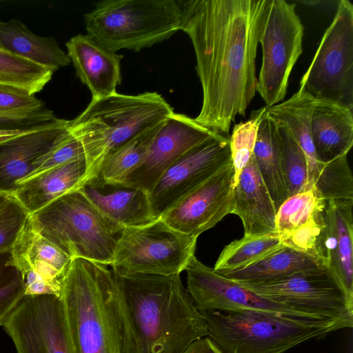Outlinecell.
<instances>
[{
  "instance_id": "obj_1",
  "label": "cell",
  "mask_w": 353,
  "mask_h": 353,
  "mask_svg": "<svg viewBox=\"0 0 353 353\" xmlns=\"http://www.w3.org/2000/svg\"><path fill=\"white\" fill-rule=\"evenodd\" d=\"M203 92L194 119L228 136L256 92V57L268 0H180Z\"/></svg>"
},
{
  "instance_id": "obj_2",
  "label": "cell",
  "mask_w": 353,
  "mask_h": 353,
  "mask_svg": "<svg viewBox=\"0 0 353 353\" xmlns=\"http://www.w3.org/2000/svg\"><path fill=\"white\" fill-rule=\"evenodd\" d=\"M72 353H137L116 275L72 259L60 293Z\"/></svg>"
},
{
  "instance_id": "obj_3",
  "label": "cell",
  "mask_w": 353,
  "mask_h": 353,
  "mask_svg": "<svg viewBox=\"0 0 353 353\" xmlns=\"http://www.w3.org/2000/svg\"><path fill=\"white\" fill-rule=\"evenodd\" d=\"M137 353H182L208 336L180 274L117 276Z\"/></svg>"
},
{
  "instance_id": "obj_4",
  "label": "cell",
  "mask_w": 353,
  "mask_h": 353,
  "mask_svg": "<svg viewBox=\"0 0 353 353\" xmlns=\"http://www.w3.org/2000/svg\"><path fill=\"white\" fill-rule=\"evenodd\" d=\"M173 112L170 105L156 92L137 95L115 92L92 99L87 108L70 120V132L83 146L87 163L85 182L97 176L109 154Z\"/></svg>"
},
{
  "instance_id": "obj_5",
  "label": "cell",
  "mask_w": 353,
  "mask_h": 353,
  "mask_svg": "<svg viewBox=\"0 0 353 353\" xmlns=\"http://www.w3.org/2000/svg\"><path fill=\"white\" fill-rule=\"evenodd\" d=\"M221 353H285L307 340L352 327L353 321L305 320L258 310L200 311Z\"/></svg>"
},
{
  "instance_id": "obj_6",
  "label": "cell",
  "mask_w": 353,
  "mask_h": 353,
  "mask_svg": "<svg viewBox=\"0 0 353 353\" xmlns=\"http://www.w3.org/2000/svg\"><path fill=\"white\" fill-rule=\"evenodd\" d=\"M37 230L72 259L112 263L123 228L99 211L79 190L30 214Z\"/></svg>"
},
{
  "instance_id": "obj_7",
  "label": "cell",
  "mask_w": 353,
  "mask_h": 353,
  "mask_svg": "<svg viewBox=\"0 0 353 353\" xmlns=\"http://www.w3.org/2000/svg\"><path fill=\"white\" fill-rule=\"evenodd\" d=\"M84 21L88 34L108 50L138 52L181 30V1H101Z\"/></svg>"
},
{
  "instance_id": "obj_8",
  "label": "cell",
  "mask_w": 353,
  "mask_h": 353,
  "mask_svg": "<svg viewBox=\"0 0 353 353\" xmlns=\"http://www.w3.org/2000/svg\"><path fill=\"white\" fill-rule=\"evenodd\" d=\"M197 237L175 230L161 219L122 230L110 266L119 276L180 274L194 256Z\"/></svg>"
},
{
  "instance_id": "obj_9",
  "label": "cell",
  "mask_w": 353,
  "mask_h": 353,
  "mask_svg": "<svg viewBox=\"0 0 353 353\" xmlns=\"http://www.w3.org/2000/svg\"><path fill=\"white\" fill-rule=\"evenodd\" d=\"M299 90L353 110V5L348 0L339 1Z\"/></svg>"
},
{
  "instance_id": "obj_10",
  "label": "cell",
  "mask_w": 353,
  "mask_h": 353,
  "mask_svg": "<svg viewBox=\"0 0 353 353\" xmlns=\"http://www.w3.org/2000/svg\"><path fill=\"white\" fill-rule=\"evenodd\" d=\"M303 31L294 3L268 0L259 40L262 64L256 87L266 108L285 97L290 73L303 51Z\"/></svg>"
},
{
  "instance_id": "obj_11",
  "label": "cell",
  "mask_w": 353,
  "mask_h": 353,
  "mask_svg": "<svg viewBox=\"0 0 353 353\" xmlns=\"http://www.w3.org/2000/svg\"><path fill=\"white\" fill-rule=\"evenodd\" d=\"M256 294L325 319L353 321V301L325 267L261 282L234 281Z\"/></svg>"
},
{
  "instance_id": "obj_12",
  "label": "cell",
  "mask_w": 353,
  "mask_h": 353,
  "mask_svg": "<svg viewBox=\"0 0 353 353\" xmlns=\"http://www.w3.org/2000/svg\"><path fill=\"white\" fill-rule=\"evenodd\" d=\"M2 326L17 353H72L59 296L25 295Z\"/></svg>"
},
{
  "instance_id": "obj_13",
  "label": "cell",
  "mask_w": 353,
  "mask_h": 353,
  "mask_svg": "<svg viewBox=\"0 0 353 353\" xmlns=\"http://www.w3.org/2000/svg\"><path fill=\"white\" fill-rule=\"evenodd\" d=\"M231 163L228 136L216 134L189 150L148 192L154 217L158 219L183 196Z\"/></svg>"
},
{
  "instance_id": "obj_14",
  "label": "cell",
  "mask_w": 353,
  "mask_h": 353,
  "mask_svg": "<svg viewBox=\"0 0 353 353\" xmlns=\"http://www.w3.org/2000/svg\"><path fill=\"white\" fill-rule=\"evenodd\" d=\"M185 270L187 272L186 290L199 311L258 310L299 319L331 320L263 298L216 272L199 261L195 256Z\"/></svg>"
},
{
  "instance_id": "obj_15",
  "label": "cell",
  "mask_w": 353,
  "mask_h": 353,
  "mask_svg": "<svg viewBox=\"0 0 353 353\" xmlns=\"http://www.w3.org/2000/svg\"><path fill=\"white\" fill-rule=\"evenodd\" d=\"M234 206V168L230 163L183 196L159 219L183 234L198 237Z\"/></svg>"
},
{
  "instance_id": "obj_16",
  "label": "cell",
  "mask_w": 353,
  "mask_h": 353,
  "mask_svg": "<svg viewBox=\"0 0 353 353\" xmlns=\"http://www.w3.org/2000/svg\"><path fill=\"white\" fill-rule=\"evenodd\" d=\"M216 134L194 119L174 112L161 123L141 163L122 183L148 193L182 155Z\"/></svg>"
},
{
  "instance_id": "obj_17",
  "label": "cell",
  "mask_w": 353,
  "mask_h": 353,
  "mask_svg": "<svg viewBox=\"0 0 353 353\" xmlns=\"http://www.w3.org/2000/svg\"><path fill=\"white\" fill-rule=\"evenodd\" d=\"M10 250L23 278L25 295L60 296L72 259L41 234L30 214Z\"/></svg>"
},
{
  "instance_id": "obj_18",
  "label": "cell",
  "mask_w": 353,
  "mask_h": 353,
  "mask_svg": "<svg viewBox=\"0 0 353 353\" xmlns=\"http://www.w3.org/2000/svg\"><path fill=\"white\" fill-rule=\"evenodd\" d=\"M325 202L312 188L288 197L277 209L275 219V232L284 245L317 259L323 265Z\"/></svg>"
},
{
  "instance_id": "obj_19",
  "label": "cell",
  "mask_w": 353,
  "mask_h": 353,
  "mask_svg": "<svg viewBox=\"0 0 353 353\" xmlns=\"http://www.w3.org/2000/svg\"><path fill=\"white\" fill-rule=\"evenodd\" d=\"M70 120L58 118L37 130L0 139V192L12 196L32 171L34 161L65 138Z\"/></svg>"
},
{
  "instance_id": "obj_20",
  "label": "cell",
  "mask_w": 353,
  "mask_h": 353,
  "mask_svg": "<svg viewBox=\"0 0 353 353\" xmlns=\"http://www.w3.org/2000/svg\"><path fill=\"white\" fill-rule=\"evenodd\" d=\"M65 46L76 75L89 88L92 99L117 92L122 81V54L108 50L88 34L72 37Z\"/></svg>"
},
{
  "instance_id": "obj_21",
  "label": "cell",
  "mask_w": 353,
  "mask_h": 353,
  "mask_svg": "<svg viewBox=\"0 0 353 353\" xmlns=\"http://www.w3.org/2000/svg\"><path fill=\"white\" fill-rule=\"evenodd\" d=\"M353 200H328L324 210L323 256L325 267L353 301Z\"/></svg>"
},
{
  "instance_id": "obj_22",
  "label": "cell",
  "mask_w": 353,
  "mask_h": 353,
  "mask_svg": "<svg viewBox=\"0 0 353 353\" xmlns=\"http://www.w3.org/2000/svg\"><path fill=\"white\" fill-rule=\"evenodd\" d=\"M109 219L123 228L149 224L154 217L148 193L123 183H105L95 177L78 189Z\"/></svg>"
},
{
  "instance_id": "obj_23",
  "label": "cell",
  "mask_w": 353,
  "mask_h": 353,
  "mask_svg": "<svg viewBox=\"0 0 353 353\" xmlns=\"http://www.w3.org/2000/svg\"><path fill=\"white\" fill-rule=\"evenodd\" d=\"M276 211L252 155L234 186L232 214L241 219L244 236H254L275 232Z\"/></svg>"
},
{
  "instance_id": "obj_24",
  "label": "cell",
  "mask_w": 353,
  "mask_h": 353,
  "mask_svg": "<svg viewBox=\"0 0 353 353\" xmlns=\"http://www.w3.org/2000/svg\"><path fill=\"white\" fill-rule=\"evenodd\" d=\"M86 173V161L81 157L21 182L12 196L32 214L62 195L78 190L85 182Z\"/></svg>"
},
{
  "instance_id": "obj_25",
  "label": "cell",
  "mask_w": 353,
  "mask_h": 353,
  "mask_svg": "<svg viewBox=\"0 0 353 353\" xmlns=\"http://www.w3.org/2000/svg\"><path fill=\"white\" fill-rule=\"evenodd\" d=\"M352 110L315 99L311 134L316 154L322 163L347 155L353 145Z\"/></svg>"
},
{
  "instance_id": "obj_26",
  "label": "cell",
  "mask_w": 353,
  "mask_h": 353,
  "mask_svg": "<svg viewBox=\"0 0 353 353\" xmlns=\"http://www.w3.org/2000/svg\"><path fill=\"white\" fill-rule=\"evenodd\" d=\"M1 48L53 72L70 63L54 37L36 35L18 19L0 20Z\"/></svg>"
},
{
  "instance_id": "obj_27",
  "label": "cell",
  "mask_w": 353,
  "mask_h": 353,
  "mask_svg": "<svg viewBox=\"0 0 353 353\" xmlns=\"http://www.w3.org/2000/svg\"><path fill=\"white\" fill-rule=\"evenodd\" d=\"M314 103L315 99L299 90L286 101L267 108L268 115L288 128L303 151L312 188L325 164L319 159L312 139L311 117Z\"/></svg>"
},
{
  "instance_id": "obj_28",
  "label": "cell",
  "mask_w": 353,
  "mask_h": 353,
  "mask_svg": "<svg viewBox=\"0 0 353 353\" xmlns=\"http://www.w3.org/2000/svg\"><path fill=\"white\" fill-rule=\"evenodd\" d=\"M324 267L317 259L284 245L254 264L238 270L219 274L233 281L261 282L277 280Z\"/></svg>"
},
{
  "instance_id": "obj_29",
  "label": "cell",
  "mask_w": 353,
  "mask_h": 353,
  "mask_svg": "<svg viewBox=\"0 0 353 353\" xmlns=\"http://www.w3.org/2000/svg\"><path fill=\"white\" fill-rule=\"evenodd\" d=\"M253 157L276 208L288 198L274 120L266 112L259 124Z\"/></svg>"
},
{
  "instance_id": "obj_30",
  "label": "cell",
  "mask_w": 353,
  "mask_h": 353,
  "mask_svg": "<svg viewBox=\"0 0 353 353\" xmlns=\"http://www.w3.org/2000/svg\"><path fill=\"white\" fill-rule=\"evenodd\" d=\"M163 121L138 134L109 154L101 163L96 177L105 183H122L144 159Z\"/></svg>"
},
{
  "instance_id": "obj_31",
  "label": "cell",
  "mask_w": 353,
  "mask_h": 353,
  "mask_svg": "<svg viewBox=\"0 0 353 353\" xmlns=\"http://www.w3.org/2000/svg\"><path fill=\"white\" fill-rule=\"evenodd\" d=\"M284 245L274 232L245 236L228 244L220 254L213 269L225 273L244 268L279 250Z\"/></svg>"
},
{
  "instance_id": "obj_32",
  "label": "cell",
  "mask_w": 353,
  "mask_h": 353,
  "mask_svg": "<svg viewBox=\"0 0 353 353\" xmlns=\"http://www.w3.org/2000/svg\"><path fill=\"white\" fill-rule=\"evenodd\" d=\"M288 197L312 188L308 176L307 161L303 151L288 128L275 121Z\"/></svg>"
},
{
  "instance_id": "obj_33",
  "label": "cell",
  "mask_w": 353,
  "mask_h": 353,
  "mask_svg": "<svg viewBox=\"0 0 353 353\" xmlns=\"http://www.w3.org/2000/svg\"><path fill=\"white\" fill-rule=\"evenodd\" d=\"M53 72L0 48V83L19 87L31 94L40 92Z\"/></svg>"
},
{
  "instance_id": "obj_34",
  "label": "cell",
  "mask_w": 353,
  "mask_h": 353,
  "mask_svg": "<svg viewBox=\"0 0 353 353\" xmlns=\"http://www.w3.org/2000/svg\"><path fill=\"white\" fill-rule=\"evenodd\" d=\"M312 188L328 200H353V177L347 155L325 163Z\"/></svg>"
},
{
  "instance_id": "obj_35",
  "label": "cell",
  "mask_w": 353,
  "mask_h": 353,
  "mask_svg": "<svg viewBox=\"0 0 353 353\" xmlns=\"http://www.w3.org/2000/svg\"><path fill=\"white\" fill-rule=\"evenodd\" d=\"M266 110L264 106L252 111L248 121L235 124L233 128L229 140L234 186L241 172L253 155L259 124Z\"/></svg>"
},
{
  "instance_id": "obj_36",
  "label": "cell",
  "mask_w": 353,
  "mask_h": 353,
  "mask_svg": "<svg viewBox=\"0 0 353 353\" xmlns=\"http://www.w3.org/2000/svg\"><path fill=\"white\" fill-rule=\"evenodd\" d=\"M24 296L23 278L12 261L11 250L0 252V325Z\"/></svg>"
},
{
  "instance_id": "obj_37",
  "label": "cell",
  "mask_w": 353,
  "mask_h": 353,
  "mask_svg": "<svg viewBox=\"0 0 353 353\" xmlns=\"http://www.w3.org/2000/svg\"><path fill=\"white\" fill-rule=\"evenodd\" d=\"M57 119L45 105L34 109L0 112V130L26 132L37 130Z\"/></svg>"
},
{
  "instance_id": "obj_38",
  "label": "cell",
  "mask_w": 353,
  "mask_h": 353,
  "mask_svg": "<svg viewBox=\"0 0 353 353\" xmlns=\"http://www.w3.org/2000/svg\"><path fill=\"white\" fill-rule=\"evenodd\" d=\"M29 214L12 196L0 206V252L11 250Z\"/></svg>"
},
{
  "instance_id": "obj_39",
  "label": "cell",
  "mask_w": 353,
  "mask_h": 353,
  "mask_svg": "<svg viewBox=\"0 0 353 353\" xmlns=\"http://www.w3.org/2000/svg\"><path fill=\"white\" fill-rule=\"evenodd\" d=\"M81 157H85L83 146L70 132L65 138L34 161L32 172L22 181Z\"/></svg>"
},
{
  "instance_id": "obj_40",
  "label": "cell",
  "mask_w": 353,
  "mask_h": 353,
  "mask_svg": "<svg viewBox=\"0 0 353 353\" xmlns=\"http://www.w3.org/2000/svg\"><path fill=\"white\" fill-rule=\"evenodd\" d=\"M45 105L28 91L11 85L0 83V112L34 109Z\"/></svg>"
},
{
  "instance_id": "obj_41",
  "label": "cell",
  "mask_w": 353,
  "mask_h": 353,
  "mask_svg": "<svg viewBox=\"0 0 353 353\" xmlns=\"http://www.w3.org/2000/svg\"><path fill=\"white\" fill-rule=\"evenodd\" d=\"M182 353H221L208 336L201 337L192 342Z\"/></svg>"
},
{
  "instance_id": "obj_42",
  "label": "cell",
  "mask_w": 353,
  "mask_h": 353,
  "mask_svg": "<svg viewBox=\"0 0 353 353\" xmlns=\"http://www.w3.org/2000/svg\"><path fill=\"white\" fill-rule=\"evenodd\" d=\"M22 132H21V131H1V130H0V139H4V138H8V137H11L15 136L17 134H21Z\"/></svg>"
},
{
  "instance_id": "obj_43",
  "label": "cell",
  "mask_w": 353,
  "mask_h": 353,
  "mask_svg": "<svg viewBox=\"0 0 353 353\" xmlns=\"http://www.w3.org/2000/svg\"><path fill=\"white\" fill-rule=\"evenodd\" d=\"M9 196L10 195L0 192V206H1L6 201Z\"/></svg>"
},
{
  "instance_id": "obj_44",
  "label": "cell",
  "mask_w": 353,
  "mask_h": 353,
  "mask_svg": "<svg viewBox=\"0 0 353 353\" xmlns=\"http://www.w3.org/2000/svg\"><path fill=\"white\" fill-rule=\"evenodd\" d=\"M0 48H1V45H0Z\"/></svg>"
}]
</instances>
